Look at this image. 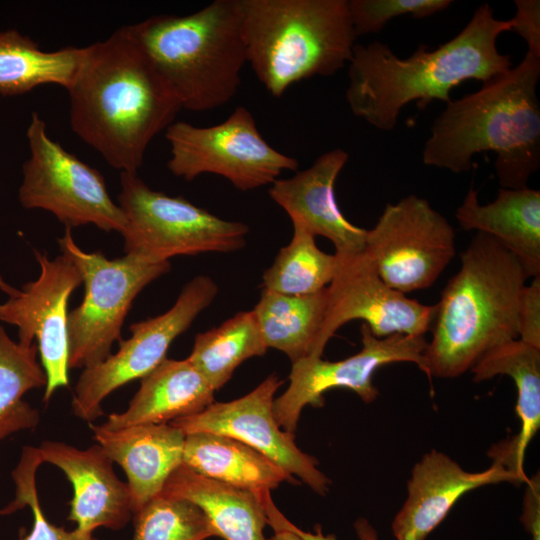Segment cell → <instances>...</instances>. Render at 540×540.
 Returning <instances> with one entry per match:
<instances>
[{
    "instance_id": "21",
    "label": "cell",
    "mask_w": 540,
    "mask_h": 540,
    "mask_svg": "<svg viewBox=\"0 0 540 540\" xmlns=\"http://www.w3.org/2000/svg\"><path fill=\"white\" fill-rule=\"evenodd\" d=\"M455 217L462 229L496 239L519 260L528 278L540 276V190L500 188L495 200L481 204L471 186Z\"/></svg>"
},
{
    "instance_id": "24",
    "label": "cell",
    "mask_w": 540,
    "mask_h": 540,
    "mask_svg": "<svg viewBox=\"0 0 540 540\" xmlns=\"http://www.w3.org/2000/svg\"><path fill=\"white\" fill-rule=\"evenodd\" d=\"M187 499L207 516L224 540H266L267 515L252 492L202 476L183 463L170 475L162 492Z\"/></svg>"
},
{
    "instance_id": "36",
    "label": "cell",
    "mask_w": 540,
    "mask_h": 540,
    "mask_svg": "<svg viewBox=\"0 0 540 540\" xmlns=\"http://www.w3.org/2000/svg\"><path fill=\"white\" fill-rule=\"evenodd\" d=\"M516 13L511 20V31L526 42L530 54L540 58V1L515 0Z\"/></svg>"
},
{
    "instance_id": "19",
    "label": "cell",
    "mask_w": 540,
    "mask_h": 540,
    "mask_svg": "<svg viewBox=\"0 0 540 540\" xmlns=\"http://www.w3.org/2000/svg\"><path fill=\"white\" fill-rule=\"evenodd\" d=\"M38 449L42 462L58 467L72 484L67 518L78 530L89 534L100 527L120 530L132 519L128 484L118 478L114 462L99 444L79 449L45 440Z\"/></svg>"
},
{
    "instance_id": "34",
    "label": "cell",
    "mask_w": 540,
    "mask_h": 540,
    "mask_svg": "<svg viewBox=\"0 0 540 540\" xmlns=\"http://www.w3.org/2000/svg\"><path fill=\"white\" fill-rule=\"evenodd\" d=\"M518 339L540 349V276L523 287L517 310Z\"/></svg>"
},
{
    "instance_id": "20",
    "label": "cell",
    "mask_w": 540,
    "mask_h": 540,
    "mask_svg": "<svg viewBox=\"0 0 540 540\" xmlns=\"http://www.w3.org/2000/svg\"><path fill=\"white\" fill-rule=\"evenodd\" d=\"M94 440L127 476L133 513L160 494L183 463L186 435L171 423L139 424L107 430L89 423Z\"/></svg>"
},
{
    "instance_id": "26",
    "label": "cell",
    "mask_w": 540,
    "mask_h": 540,
    "mask_svg": "<svg viewBox=\"0 0 540 540\" xmlns=\"http://www.w3.org/2000/svg\"><path fill=\"white\" fill-rule=\"evenodd\" d=\"M327 303V287L308 295L262 289L252 309L267 348L285 353L292 363L312 354Z\"/></svg>"
},
{
    "instance_id": "16",
    "label": "cell",
    "mask_w": 540,
    "mask_h": 540,
    "mask_svg": "<svg viewBox=\"0 0 540 540\" xmlns=\"http://www.w3.org/2000/svg\"><path fill=\"white\" fill-rule=\"evenodd\" d=\"M282 384L272 373L240 398L213 402L200 413L170 423L185 435L209 432L236 439L324 496L329 491L330 479L318 469L314 457L298 448L294 433L284 430L274 416V396Z\"/></svg>"
},
{
    "instance_id": "28",
    "label": "cell",
    "mask_w": 540,
    "mask_h": 540,
    "mask_svg": "<svg viewBox=\"0 0 540 540\" xmlns=\"http://www.w3.org/2000/svg\"><path fill=\"white\" fill-rule=\"evenodd\" d=\"M267 349L254 312L241 311L219 326L198 333L187 358L217 391L244 361L263 356Z\"/></svg>"
},
{
    "instance_id": "33",
    "label": "cell",
    "mask_w": 540,
    "mask_h": 540,
    "mask_svg": "<svg viewBox=\"0 0 540 540\" xmlns=\"http://www.w3.org/2000/svg\"><path fill=\"white\" fill-rule=\"evenodd\" d=\"M356 37L381 31L401 15L421 19L447 9L451 0H347Z\"/></svg>"
},
{
    "instance_id": "27",
    "label": "cell",
    "mask_w": 540,
    "mask_h": 540,
    "mask_svg": "<svg viewBox=\"0 0 540 540\" xmlns=\"http://www.w3.org/2000/svg\"><path fill=\"white\" fill-rule=\"evenodd\" d=\"M80 56L81 48L43 51L17 30L0 31V95H21L45 84L67 89Z\"/></svg>"
},
{
    "instance_id": "15",
    "label": "cell",
    "mask_w": 540,
    "mask_h": 540,
    "mask_svg": "<svg viewBox=\"0 0 540 540\" xmlns=\"http://www.w3.org/2000/svg\"><path fill=\"white\" fill-rule=\"evenodd\" d=\"M40 275L0 303V321L18 328V342L36 343L40 363L47 377L43 401L48 402L58 388L69 386L67 304L72 292L82 284V275L64 254L49 259L34 250Z\"/></svg>"
},
{
    "instance_id": "10",
    "label": "cell",
    "mask_w": 540,
    "mask_h": 540,
    "mask_svg": "<svg viewBox=\"0 0 540 540\" xmlns=\"http://www.w3.org/2000/svg\"><path fill=\"white\" fill-rule=\"evenodd\" d=\"M26 136L30 157L23 164L18 190L21 205L49 211L68 228L93 224L122 233L125 214L111 199L102 174L52 140L37 112L32 113Z\"/></svg>"
},
{
    "instance_id": "30",
    "label": "cell",
    "mask_w": 540,
    "mask_h": 540,
    "mask_svg": "<svg viewBox=\"0 0 540 540\" xmlns=\"http://www.w3.org/2000/svg\"><path fill=\"white\" fill-rule=\"evenodd\" d=\"M337 268V257L319 249L315 236L293 226L290 243L281 248L262 275V289L287 295H308L325 289Z\"/></svg>"
},
{
    "instance_id": "32",
    "label": "cell",
    "mask_w": 540,
    "mask_h": 540,
    "mask_svg": "<svg viewBox=\"0 0 540 540\" xmlns=\"http://www.w3.org/2000/svg\"><path fill=\"white\" fill-rule=\"evenodd\" d=\"M42 463L38 447H23L20 461L12 471L16 485L15 499L0 510V514H10L25 506L31 508L32 528L26 534H22L20 531L19 540H98L93 534L84 533L77 528L68 531L47 520L41 508L36 488V471Z\"/></svg>"
},
{
    "instance_id": "13",
    "label": "cell",
    "mask_w": 540,
    "mask_h": 540,
    "mask_svg": "<svg viewBox=\"0 0 540 540\" xmlns=\"http://www.w3.org/2000/svg\"><path fill=\"white\" fill-rule=\"evenodd\" d=\"M360 332L362 349L350 357L339 361L306 357L292 363L289 386L273 403L274 416L284 430L294 433L304 407H322L323 394L334 388L351 390L366 403L374 401L378 390L373 375L382 366L409 362L427 374L424 335L394 334L378 338L364 323Z\"/></svg>"
},
{
    "instance_id": "22",
    "label": "cell",
    "mask_w": 540,
    "mask_h": 540,
    "mask_svg": "<svg viewBox=\"0 0 540 540\" xmlns=\"http://www.w3.org/2000/svg\"><path fill=\"white\" fill-rule=\"evenodd\" d=\"M475 382L496 375L511 377L517 389L516 413L520 430L512 439L490 450L489 456L526 483L523 468L525 452L540 428V349L519 339L510 340L488 351L470 370Z\"/></svg>"
},
{
    "instance_id": "3",
    "label": "cell",
    "mask_w": 540,
    "mask_h": 540,
    "mask_svg": "<svg viewBox=\"0 0 540 540\" xmlns=\"http://www.w3.org/2000/svg\"><path fill=\"white\" fill-rule=\"evenodd\" d=\"M540 58L526 52L507 72L460 99L434 120L422 151L427 166L460 174L479 152L496 154L501 188L527 187L540 167Z\"/></svg>"
},
{
    "instance_id": "4",
    "label": "cell",
    "mask_w": 540,
    "mask_h": 540,
    "mask_svg": "<svg viewBox=\"0 0 540 540\" xmlns=\"http://www.w3.org/2000/svg\"><path fill=\"white\" fill-rule=\"evenodd\" d=\"M460 259V269L435 304L424 353L429 378L458 377L491 349L518 339V303L528 279L519 260L480 232Z\"/></svg>"
},
{
    "instance_id": "35",
    "label": "cell",
    "mask_w": 540,
    "mask_h": 540,
    "mask_svg": "<svg viewBox=\"0 0 540 540\" xmlns=\"http://www.w3.org/2000/svg\"><path fill=\"white\" fill-rule=\"evenodd\" d=\"M262 505L267 515L268 525H280L294 532L301 540H338L334 534H324L321 525H316L313 532L304 531L291 523L276 507L270 495L264 498ZM359 540H378L376 529L365 518L354 523Z\"/></svg>"
},
{
    "instance_id": "39",
    "label": "cell",
    "mask_w": 540,
    "mask_h": 540,
    "mask_svg": "<svg viewBox=\"0 0 540 540\" xmlns=\"http://www.w3.org/2000/svg\"><path fill=\"white\" fill-rule=\"evenodd\" d=\"M0 291L6 293L9 297L16 296L19 292L18 289L8 284L0 275Z\"/></svg>"
},
{
    "instance_id": "11",
    "label": "cell",
    "mask_w": 540,
    "mask_h": 540,
    "mask_svg": "<svg viewBox=\"0 0 540 540\" xmlns=\"http://www.w3.org/2000/svg\"><path fill=\"white\" fill-rule=\"evenodd\" d=\"M365 252L381 279L407 294L433 286L456 254V235L427 199L412 194L386 204L367 230Z\"/></svg>"
},
{
    "instance_id": "7",
    "label": "cell",
    "mask_w": 540,
    "mask_h": 540,
    "mask_svg": "<svg viewBox=\"0 0 540 540\" xmlns=\"http://www.w3.org/2000/svg\"><path fill=\"white\" fill-rule=\"evenodd\" d=\"M118 205L127 256L150 263L177 255L229 253L243 248L249 227L198 207L183 196L154 191L137 173L121 172Z\"/></svg>"
},
{
    "instance_id": "8",
    "label": "cell",
    "mask_w": 540,
    "mask_h": 540,
    "mask_svg": "<svg viewBox=\"0 0 540 540\" xmlns=\"http://www.w3.org/2000/svg\"><path fill=\"white\" fill-rule=\"evenodd\" d=\"M82 275L85 294L67 317L69 369L89 368L106 360L136 296L170 271L169 261L150 263L125 255L108 259L101 252H85L74 241L71 228L58 238Z\"/></svg>"
},
{
    "instance_id": "31",
    "label": "cell",
    "mask_w": 540,
    "mask_h": 540,
    "mask_svg": "<svg viewBox=\"0 0 540 540\" xmlns=\"http://www.w3.org/2000/svg\"><path fill=\"white\" fill-rule=\"evenodd\" d=\"M133 523L132 540H206L217 536L196 504L163 493L134 512Z\"/></svg>"
},
{
    "instance_id": "14",
    "label": "cell",
    "mask_w": 540,
    "mask_h": 540,
    "mask_svg": "<svg viewBox=\"0 0 540 540\" xmlns=\"http://www.w3.org/2000/svg\"><path fill=\"white\" fill-rule=\"evenodd\" d=\"M336 257L323 321L309 357H322L330 338L352 320H363L378 338L425 335L431 328L435 305L423 304L387 285L365 251Z\"/></svg>"
},
{
    "instance_id": "23",
    "label": "cell",
    "mask_w": 540,
    "mask_h": 540,
    "mask_svg": "<svg viewBox=\"0 0 540 540\" xmlns=\"http://www.w3.org/2000/svg\"><path fill=\"white\" fill-rule=\"evenodd\" d=\"M215 390L188 358L164 359L141 379L122 413H112L101 425L119 430L139 424H160L200 413L214 402Z\"/></svg>"
},
{
    "instance_id": "17",
    "label": "cell",
    "mask_w": 540,
    "mask_h": 540,
    "mask_svg": "<svg viewBox=\"0 0 540 540\" xmlns=\"http://www.w3.org/2000/svg\"><path fill=\"white\" fill-rule=\"evenodd\" d=\"M348 158L342 148L329 150L309 168L274 181L268 191L293 226L329 239L339 256L364 252L367 234L343 215L336 201L335 183Z\"/></svg>"
},
{
    "instance_id": "38",
    "label": "cell",
    "mask_w": 540,
    "mask_h": 540,
    "mask_svg": "<svg viewBox=\"0 0 540 540\" xmlns=\"http://www.w3.org/2000/svg\"><path fill=\"white\" fill-rule=\"evenodd\" d=\"M274 530V535L268 540H301L294 532L291 530L280 526V525H270Z\"/></svg>"
},
{
    "instance_id": "12",
    "label": "cell",
    "mask_w": 540,
    "mask_h": 540,
    "mask_svg": "<svg viewBox=\"0 0 540 540\" xmlns=\"http://www.w3.org/2000/svg\"><path fill=\"white\" fill-rule=\"evenodd\" d=\"M217 293L218 286L209 276H196L183 287L167 312L130 325L131 337L119 342L115 354L81 373L73 393L74 415L89 423L102 415L103 400L122 385L142 379L166 359L171 343L191 326Z\"/></svg>"
},
{
    "instance_id": "6",
    "label": "cell",
    "mask_w": 540,
    "mask_h": 540,
    "mask_svg": "<svg viewBox=\"0 0 540 540\" xmlns=\"http://www.w3.org/2000/svg\"><path fill=\"white\" fill-rule=\"evenodd\" d=\"M247 63L267 92L336 74L356 35L347 0H241Z\"/></svg>"
},
{
    "instance_id": "25",
    "label": "cell",
    "mask_w": 540,
    "mask_h": 540,
    "mask_svg": "<svg viewBox=\"0 0 540 540\" xmlns=\"http://www.w3.org/2000/svg\"><path fill=\"white\" fill-rule=\"evenodd\" d=\"M183 464L202 476L256 496L271 492L283 482L297 483L257 450L231 437L209 432L186 435Z\"/></svg>"
},
{
    "instance_id": "1",
    "label": "cell",
    "mask_w": 540,
    "mask_h": 540,
    "mask_svg": "<svg viewBox=\"0 0 540 540\" xmlns=\"http://www.w3.org/2000/svg\"><path fill=\"white\" fill-rule=\"evenodd\" d=\"M66 90L74 133L126 173H137L151 141L182 109L127 26L81 48Z\"/></svg>"
},
{
    "instance_id": "37",
    "label": "cell",
    "mask_w": 540,
    "mask_h": 540,
    "mask_svg": "<svg viewBox=\"0 0 540 540\" xmlns=\"http://www.w3.org/2000/svg\"><path fill=\"white\" fill-rule=\"evenodd\" d=\"M523 498L520 521L532 540H540V476L537 472L528 478Z\"/></svg>"
},
{
    "instance_id": "2",
    "label": "cell",
    "mask_w": 540,
    "mask_h": 540,
    "mask_svg": "<svg viewBox=\"0 0 540 540\" xmlns=\"http://www.w3.org/2000/svg\"><path fill=\"white\" fill-rule=\"evenodd\" d=\"M511 20L494 16L488 3L479 6L467 25L434 50L420 44L408 58H399L380 41L356 44L348 66L345 97L351 112L381 131L395 128L405 105L433 100L446 104L451 90L467 80L485 83L511 68L509 55L497 48Z\"/></svg>"
},
{
    "instance_id": "29",
    "label": "cell",
    "mask_w": 540,
    "mask_h": 540,
    "mask_svg": "<svg viewBox=\"0 0 540 540\" xmlns=\"http://www.w3.org/2000/svg\"><path fill=\"white\" fill-rule=\"evenodd\" d=\"M37 355L36 343L25 346L12 340L0 324V440L39 424V411L22 399L47 384Z\"/></svg>"
},
{
    "instance_id": "5",
    "label": "cell",
    "mask_w": 540,
    "mask_h": 540,
    "mask_svg": "<svg viewBox=\"0 0 540 540\" xmlns=\"http://www.w3.org/2000/svg\"><path fill=\"white\" fill-rule=\"evenodd\" d=\"M127 27L182 109L213 110L238 92L247 63L241 0H215L188 15H155Z\"/></svg>"
},
{
    "instance_id": "9",
    "label": "cell",
    "mask_w": 540,
    "mask_h": 540,
    "mask_svg": "<svg viewBox=\"0 0 540 540\" xmlns=\"http://www.w3.org/2000/svg\"><path fill=\"white\" fill-rule=\"evenodd\" d=\"M165 137L170 145L167 168L186 181L210 173L224 177L238 190L249 191L272 184L283 171L299 167L296 158L267 143L252 113L243 106L212 126L174 121Z\"/></svg>"
},
{
    "instance_id": "18",
    "label": "cell",
    "mask_w": 540,
    "mask_h": 540,
    "mask_svg": "<svg viewBox=\"0 0 540 540\" xmlns=\"http://www.w3.org/2000/svg\"><path fill=\"white\" fill-rule=\"evenodd\" d=\"M502 482L522 483L518 475L493 461L486 470L469 472L435 449L414 465L407 497L392 522L396 540H426L467 492Z\"/></svg>"
}]
</instances>
